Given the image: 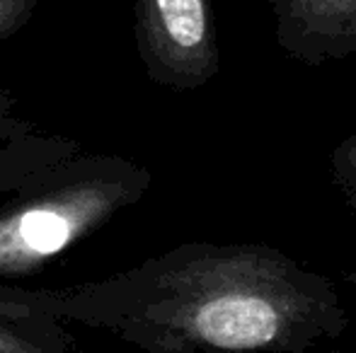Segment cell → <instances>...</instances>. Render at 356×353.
<instances>
[{
	"label": "cell",
	"instance_id": "cell-1",
	"mask_svg": "<svg viewBox=\"0 0 356 353\" xmlns=\"http://www.w3.org/2000/svg\"><path fill=\"white\" fill-rule=\"evenodd\" d=\"M13 293L145 353H308L349 325L327 276L259 242H182L107 278Z\"/></svg>",
	"mask_w": 356,
	"mask_h": 353
},
{
	"label": "cell",
	"instance_id": "cell-2",
	"mask_svg": "<svg viewBox=\"0 0 356 353\" xmlns=\"http://www.w3.org/2000/svg\"><path fill=\"white\" fill-rule=\"evenodd\" d=\"M150 184L141 162L85 150L37 170L0 193V278L34 276L136 206Z\"/></svg>",
	"mask_w": 356,
	"mask_h": 353
},
{
	"label": "cell",
	"instance_id": "cell-3",
	"mask_svg": "<svg viewBox=\"0 0 356 353\" xmlns=\"http://www.w3.org/2000/svg\"><path fill=\"white\" fill-rule=\"evenodd\" d=\"M134 37L145 76L160 87L189 92L220 71L211 0H136Z\"/></svg>",
	"mask_w": 356,
	"mask_h": 353
},
{
	"label": "cell",
	"instance_id": "cell-4",
	"mask_svg": "<svg viewBox=\"0 0 356 353\" xmlns=\"http://www.w3.org/2000/svg\"><path fill=\"white\" fill-rule=\"evenodd\" d=\"M279 49L303 66H325L356 53V0H264Z\"/></svg>",
	"mask_w": 356,
	"mask_h": 353
},
{
	"label": "cell",
	"instance_id": "cell-5",
	"mask_svg": "<svg viewBox=\"0 0 356 353\" xmlns=\"http://www.w3.org/2000/svg\"><path fill=\"white\" fill-rule=\"evenodd\" d=\"M0 353H71L66 325L0 288Z\"/></svg>",
	"mask_w": 356,
	"mask_h": 353
},
{
	"label": "cell",
	"instance_id": "cell-6",
	"mask_svg": "<svg viewBox=\"0 0 356 353\" xmlns=\"http://www.w3.org/2000/svg\"><path fill=\"white\" fill-rule=\"evenodd\" d=\"M330 172H332L334 189L356 216V133L337 143L330 160Z\"/></svg>",
	"mask_w": 356,
	"mask_h": 353
},
{
	"label": "cell",
	"instance_id": "cell-7",
	"mask_svg": "<svg viewBox=\"0 0 356 353\" xmlns=\"http://www.w3.org/2000/svg\"><path fill=\"white\" fill-rule=\"evenodd\" d=\"M39 0H0V44L19 32L32 19Z\"/></svg>",
	"mask_w": 356,
	"mask_h": 353
},
{
	"label": "cell",
	"instance_id": "cell-8",
	"mask_svg": "<svg viewBox=\"0 0 356 353\" xmlns=\"http://www.w3.org/2000/svg\"><path fill=\"white\" fill-rule=\"evenodd\" d=\"M37 128V123H32L29 119H22L15 112V97L8 87L0 85V143L10 141V138L19 136Z\"/></svg>",
	"mask_w": 356,
	"mask_h": 353
}]
</instances>
